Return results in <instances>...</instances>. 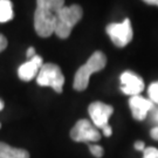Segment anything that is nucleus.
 I'll use <instances>...</instances> for the list:
<instances>
[{"label": "nucleus", "mask_w": 158, "mask_h": 158, "mask_svg": "<svg viewBox=\"0 0 158 158\" xmlns=\"http://www.w3.org/2000/svg\"><path fill=\"white\" fill-rule=\"evenodd\" d=\"M106 64H107V57L102 52L93 53L89 60L82 67H80L79 70L75 74L73 83L74 89L77 91L85 90L89 85V79H90L91 74L102 70L106 67Z\"/></svg>", "instance_id": "obj_1"}, {"label": "nucleus", "mask_w": 158, "mask_h": 158, "mask_svg": "<svg viewBox=\"0 0 158 158\" xmlns=\"http://www.w3.org/2000/svg\"><path fill=\"white\" fill-rule=\"evenodd\" d=\"M83 10L79 5L64 6L57 12V25L55 34L60 39H67L72 33L73 27L81 20Z\"/></svg>", "instance_id": "obj_2"}, {"label": "nucleus", "mask_w": 158, "mask_h": 158, "mask_svg": "<svg viewBox=\"0 0 158 158\" xmlns=\"http://www.w3.org/2000/svg\"><path fill=\"white\" fill-rule=\"evenodd\" d=\"M57 25V13L52 10L36 7L34 12V28L41 38H48L55 33Z\"/></svg>", "instance_id": "obj_3"}, {"label": "nucleus", "mask_w": 158, "mask_h": 158, "mask_svg": "<svg viewBox=\"0 0 158 158\" xmlns=\"http://www.w3.org/2000/svg\"><path fill=\"white\" fill-rule=\"evenodd\" d=\"M36 82L41 87H52L56 93L61 94L64 85V76L59 66L54 63H45L36 76Z\"/></svg>", "instance_id": "obj_4"}, {"label": "nucleus", "mask_w": 158, "mask_h": 158, "mask_svg": "<svg viewBox=\"0 0 158 158\" xmlns=\"http://www.w3.org/2000/svg\"><path fill=\"white\" fill-rule=\"evenodd\" d=\"M107 33L110 36L114 45L117 47H125L134 36L129 19H124L119 23H110L107 27Z\"/></svg>", "instance_id": "obj_5"}, {"label": "nucleus", "mask_w": 158, "mask_h": 158, "mask_svg": "<svg viewBox=\"0 0 158 158\" xmlns=\"http://www.w3.org/2000/svg\"><path fill=\"white\" fill-rule=\"evenodd\" d=\"M70 138L74 142H97L101 139V135L89 121L80 119L70 130Z\"/></svg>", "instance_id": "obj_6"}, {"label": "nucleus", "mask_w": 158, "mask_h": 158, "mask_svg": "<svg viewBox=\"0 0 158 158\" xmlns=\"http://www.w3.org/2000/svg\"><path fill=\"white\" fill-rule=\"evenodd\" d=\"M88 111H89V115L93 119V123L97 128L103 129L106 125H108L109 118L114 113V109L111 106L106 104V103L93 102L88 108Z\"/></svg>", "instance_id": "obj_7"}, {"label": "nucleus", "mask_w": 158, "mask_h": 158, "mask_svg": "<svg viewBox=\"0 0 158 158\" xmlns=\"http://www.w3.org/2000/svg\"><path fill=\"white\" fill-rule=\"evenodd\" d=\"M144 89V81L137 74L124 72L121 75V90L125 95L137 96Z\"/></svg>", "instance_id": "obj_8"}, {"label": "nucleus", "mask_w": 158, "mask_h": 158, "mask_svg": "<svg viewBox=\"0 0 158 158\" xmlns=\"http://www.w3.org/2000/svg\"><path fill=\"white\" fill-rule=\"evenodd\" d=\"M129 106L131 109V114L137 121H143L147 117L148 113L153 109V102L147 100L142 96H131L129 100Z\"/></svg>", "instance_id": "obj_9"}, {"label": "nucleus", "mask_w": 158, "mask_h": 158, "mask_svg": "<svg viewBox=\"0 0 158 158\" xmlns=\"http://www.w3.org/2000/svg\"><path fill=\"white\" fill-rule=\"evenodd\" d=\"M42 66H44L42 57L39 56V55H35L31 60H28L27 62H25L23 64H21L19 67V69H18V75L25 82L31 81L35 76H38V74H39L40 69H41Z\"/></svg>", "instance_id": "obj_10"}, {"label": "nucleus", "mask_w": 158, "mask_h": 158, "mask_svg": "<svg viewBox=\"0 0 158 158\" xmlns=\"http://www.w3.org/2000/svg\"><path fill=\"white\" fill-rule=\"evenodd\" d=\"M0 158H29V153L23 149L12 148L0 142Z\"/></svg>", "instance_id": "obj_11"}, {"label": "nucleus", "mask_w": 158, "mask_h": 158, "mask_svg": "<svg viewBox=\"0 0 158 158\" xmlns=\"http://www.w3.org/2000/svg\"><path fill=\"white\" fill-rule=\"evenodd\" d=\"M13 19V5L10 0H0V23Z\"/></svg>", "instance_id": "obj_12"}, {"label": "nucleus", "mask_w": 158, "mask_h": 158, "mask_svg": "<svg viewBox=\"0 0 158 158\" xmlns=\"http://www.w3.org/2000/svg\"><path fill=\"white\" fill-rule=\"evenodd\" d=\"M36 7H42L54 12H59L64 7V0H36Z\"/></svg>", "instance_id": "obj_13"}, {"label": "nucleus", "mask_w": 158, "mask_h": 158, "mask_svg": "<svg viewBox=\"0 0 158 158\" xmlns=\"http://www.w3.org/2000/svg\"><path fill=\"white\" fill-rule=\"evenodd\" d=\"M148 93H149L150 101L153 102V103H158V81L150 85Z\"/></svg>", "instance_id": "obj_14"}, {"label": "nucleus", "mask_w": 158, "mask_h": 158, "mask_svg": "<svg viewBox=\"0 0 158 158\" xmlns=\"http://www.w3.org/2000/svg\"><path fill=\"white\" fill-rule=\"evenodd\" d=\"M143 158H158V149L156 148H145L143 151Z\"/></svg>", "instance_id": "obj_15"}, {"label": "nucleus", "mask_w": 158, "mask_h": 158, "mask_svg": "<svg viewBox=\"0 0 158 158\" xmlns=\"http://www.w3.org/2000/svg\"><path fill=\"white\" fill-rule=\"evenodd\" d=\"M89 150H90V152L95 156L96 158H101L103 156V148L100 147V145H94V144H91L90 147H89Z\"/></svg>", "instance_id": "obj_16"}, {"label": "nucleus", "mask_w": 158, "mask_h": 158, "mask_svg": "<svg viewBox=\"0 0 158 158\" xmlns=\"http://www.w3.org/2000/svg\"><path fill=\"white\" fill-rule=\"evenodd\" d=\"M8 45V42H7V39H6L5 36L2 35V34H0V52L5 51L6 47Z\"/></svg>", "instance_id": "obj_17"}, {"label": "nucleus", "mask_w": 158, "mask_h": 158, "mask_svg": "<svg viewBox=\"0 0 158 158\" xmlns=\"http://www.w3.org/2000/svg\"><path fill=\"white\" fill-rule=\"evenodd\" d=\"M135 149L138 150V151H144V150H145V144H144V142H141V141L136 142Z\"/></svg>", "instance_id": "obj_18"}, {"label": "nucleus", "mask_w": 158, "mask_h": 158, "mask_svg": "<svg viewBox=\"0 0 158 158\" xmlns=\"http://www.w3.org/2000/svg\"><path fill=\"white\" fill-rule=\"evenodd\" d=\"M102 130H103V134H104L106 137H109V136H111V134H113V129H111V127L109 124L106 125Z\"/></svg>", "instance_id": "obj_19"}, {"label": "nucleus", "mask_w": 158, "mask_h": 158, "mask_svg": "<svg viewBox=\"0 0 158 158\" xmlns=\"http://www.w3.org/2000/svg\"><path fill=\"white\" fill-rule=\"evenodd\" d=\"M150 135H151V137H152L153 139L158 141V127H156V128L151 129V132H150Z\"/></svg>", "instance_id": "obj_20"}, {"label": "nucleus", "mask_w": 158, "mask_h": 158, "mask_svg": "<svg viewBox=\"0 0 158 158\" xmlns=\"http://www.w3.org/2000/svg\"><path fill=\"white\" fill-rule=\"evenodd\" d=\"M35 56V49H34L33 47H31V48H28L27 49V57H28L29 60L32 59V57Z\"/></svg>", "instance_id": "obj_21"}, {"label": "nucleus", "mask_w": 158, "mask_h": 158, "mask_svg": "<svg viewBox=\"0 0 158 158\" xmlns=\"http://www.w3.org/2000/svg\"><path fill=\"white\" fill-rule=\"evenodd\" d=\"M144 2H147L149 5H155V6H158V0H143Z\"/></svg>", "instance_id": "obj_22"}, {"label": "nucleus", "mask_w": 158, "mask_h": 158, "mask_svg": "<svg viewBox=\"0 0 158 158\" xmlns=\"http://www.w3.org/2000/svg\"><path fill=\"white\" fill-rule=\"evenodd\" d=\"M2 108H4V102L0 100V110H2Z\"/></svg>", "instance_id": "obj_23"}, {"label": "nucleus", "mask_w": 158, "mask_h": 158, "mask_svg": "<svg viewBox=\"0 0 158 158\" xmlns=\"http://www.w3.org/2000/svg\"><path fill=\"white\" fill-rule=\"evenodd\" d=\"M156 119H157V122H158V111L156 113Z\"/></svg>", "instance_id": "obj_24"}]
</instances>
